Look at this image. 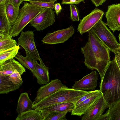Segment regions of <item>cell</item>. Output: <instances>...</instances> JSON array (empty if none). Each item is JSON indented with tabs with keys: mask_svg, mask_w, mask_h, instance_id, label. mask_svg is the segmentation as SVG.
<instances>
[{
	"mask_svg": "<svg viewBox=\"0 0 120 120\" xmlns=\"http://www.w3.org/2000/svg\"><path fill=\"white\" fill-rule=\"evenodd\" d=\"M102 95L100 90L90 98L75 105L71 115L81 116L89 110L95 101Z\"/></svg>",
	"mask_w": 120,
	"mask_h": 120,
	"instance_id": "obj_15",
	"label": "cell"
},
{
	"mask_svg": "<svg viewBox=\"0 0 120 120\" xmlns=\"http://www.w3.org/2000/svg\"><path fill=\"white\" fill-rule=\"evenodd\" d=\"M54 1L50 2L32 1L30 2V3L38 7L43 8H49L52 9L54 8Z\"/></svg>",
	"mask_w": 120,
	"mask_h": 120,
	"instance_id": "obj_29",
	"label": "cell"
},
{
	"mask_svg": "<svg viewBox=\"0 0 120 120\" xmlns=\"http://www.w3.org/2000/svg\"><path fill=\"white\" fill-rule=\"evenodd\" d=\"M75 106L74 103L64 102L57 104L39 110L41 112H71Z\"/></svg>",
	"mask_w": 120,
	"mask_h": 120,
	"instance_id": "obj_20",
	"label": "cell"
},
{
	"mask_svg": "<svg viewBox=\"0 0 120 120\" xmlns=\"http://www.w3.org/2000/svg\"><path fill=\"white\" fill-rule=\"evenodd\" d=\"M104 14V12L101 10L95 8L81 20L77 29L78 31L81 35L88 32L102 19Z\"/></svg>",
	"mask_w": 120,
	"mask_h": 120,
	"instance_id": "obj_9",
	"label": "cell"
},
{
	"mask_svg": "<svg viewBox=\"0 0 120 120\" xmlns=\"http://www.w3.org/2000/svg\"><path fill=\"white\" fill-rule=\"evenodd\" d=\"M44 8L24 2L23 6L20 9L16 21L11 26L10 34L14 37L18 36L25 26Z\"/></svg>",
	"mask_w": 120,
	"mask_h": 120,
	"instance_id": "obj_4",
	"label": "cell"
},
{
	"mask_svg": "<svg viewBox=\"0 0 120 120\" xmlns=\"http://www.w3.org/2000/svg\"><path fill=\"white\" fill-rule=\"evenodd\" d=\"M89 92L68 88L65 85L53 94L33 105L32 108L39 109L62 102L75 103Z\"/></svg>",
	"mask_w": 120,
	"mask_h": 120,
	"instance_id": "obj_3",
	"label": "cell"
},
{
	"mask_svg": "<svg viewBox=\"0 0 120 120\" xmlns=\"http://www.w3.org/2000/svg\"><path fill=\"white\" fill-rule=\"evenodd\" d=\"M108 105L102 95L94 102L89 110L83 115L82 120H98Z\"/></svg>",
	"mask_w": 120,
	"mask_h": 120,
	"instance_id": "obj_12",
	"label": "cell"
},
{
	"mask_svg": "<svg viewBox=\"0 0 120 120\" xmlns=\"http://www.w3.org/2000/svg\"><path fill=\"white\" fill-rule=\"evenodd\" d=\"M56 0V1H57V0Z\"/></svg>",
	"mask_w": 120,
	"mask_h": 120,
	"instance_id": "obj_42",
	"label": "cell"
},
{
	"mask_svg": "<svg viewBox=\"0 0 120 120\" xmlns=\"http://www.w3.org/2000/svg\"><path fill=\"white\" fill-rule=\"evenodd\" d=\"M5 5L6 14L9 23L12 26L18 16L20 10L19 7L14 6L11 0H6Z\"/></svg>",
	"mask_w": 120,
	"mask_h": 120,
	"instance_id": "obj_22",
	"label": "cell"
},
{
	"mask_svg": "<svg viewBox=\"0 0 120 120\" xmlns=\"http://www.w3.org/2000/svg\"><path fill=\"white\" fill-rule=\"evenodd\" d=\"M115 54V58L117 59L120 63V43L118 48L113 52Z\"/></svg>",
	"mask_w": 120,
	"mask_h": 120,
	"instance_id": "obj_35",
	"label": "cell"
},
{
	"mask_svg": "<svg viewBox=\"0 0 120 120\" xmlns=\"http://www.w3.org/2000/svg\"><path fill=\"white\" fill-rule=\"evenodd\" d=\"M41 112L44 117V120H67L66 118V115L68 112Z\"/></svg>",
	"mask_w": 120,
	"mask_h": 120,
	"instance_id": "obj_27",
	"label": "cell"
},
{
	"mask_svg": "<svg viewBox=\"0 0 120 120\" xmlns=\"http://www.w3.org/2000/svg\"><path fill=\"white\" fill-rule=\"evenodd\" d=\"M54 8L56 14L58 16L59 13L61 12L62 9V8L60 4L58 3L55 4Z\"/></svg>",
	"mask_w": 120,
	"mask_h": 120,
	"instance_id": "obj_34",
	"label": "cell"
},
{
	"mask_svg": "<svg viewBox=\"0 0 120 120\" xmlns=\"http://www.w3.org/2000/svg\"><path fill=\"white\" fill-rule=\"evenodd\" d=\"M98 90H96L89 91L88 93L84 94L75 103V105L78 104L84 100L90 98L97 93Z\"/></svg>",
	"mask_w": 120,
	"mask_h": 120,
	"instance_id": "obj_31",
	"label": "cell"
},
{
	"mask_svg": "<svg viewBox=\"0 0 120 120\" xmlns=\"http://www.w3.org/2000/svg\"><path fill=\"white\" fill-rule=\"evenodd\" d=\"M85 0H62V4H78L81 2H84Z\"/></svg>",
	"mask_w": 120,
	"mask_h": 120,
	"instance_id": "obj_32",
	"label": "cell"
},
{
	"mask_svg": "<svg viewBox=\"0 0 120 120\" xmlns=\"http://www.w3.org/2000/svg\"><path fill=\"white\" fill-rule=\"evenodd\" d=\"M92 3L95 6L97 7L102 5L105 2L106 0H91Z\"/></svg>",
	"mask_w": 120,
	"mask_h": 120,
	"instance_id": "obj_33",
	"label": "cell"
},
{
	"mask_svg": "<svg viewBox=\"0 0 120 120\" xmlns=\"http://www.w3.org/2000/svg\"><path fill=\"white\" fill-rule=\"evenodd\" d=\"M49 1H50V2H52V1H56V0H49Z\"/></svg>",
	"mask_w": 120,
	"mask_h": 120,
	"instance_id": "obj_40",
	"label": "cell"
},
{
	"mask_svg": "<svg viewBox=\"0 0 120 120\" xmlns=\"http://www.w3.org/2000/svg\"><path fill=\"white\" fill-rule=\"evenodd\" d=\"M6 0H0V5L5 4Z\"/></svg>",
	"mask_w": 120,
	"mask_h": 120,
	"instance_id": "obj_38",
	"label": "cell"
},
{
	"mask_svg": "<svg viewBox=\"0 0 120 120\" xmlns=\"http://www.w3.org/2000/svg\"><path fill=\"white\" fill-rule=\"evenodd\" d=\"M115 58L116 59V61L117 64L119 67L120 70V63L118 60L115 57Z\"/></svg>",
	"mask_w": 120,
	"mask_h": 120,
	"instance_id": "obj_39",
	"label": "cell"
},
{
	"mask_svg": "<svg viewBox=\"0 0 120 120\" xmlns=\"http://www.w3.org/2000/svg\"><path fill=\"white\" fill-rule=\"evenodd\" d=\"M88 33V41L80 51L85 65L91 70H96L101 79L111 61L110 51L91 31Z\"/></svg>",
	"mask_w": 120,
	"mask_h": 120,
	"instance_id": "obj_1",
	"label": "cell"
},
{
	"mask_svg": "<svg viewBox=\"0 0 120 120\" xmlns=\"http://www.w3.org/2000/svg\"><path fill=\"white\" fill-rule=\"evenodd\" d=\"M12 37L9 34H0V51L17 45V41Z\"/></svg>",
	"mask_w": 120,
	"mask_h": 120,
	"instance_id": "obj_24",
	"label": "cell"
},
{
	"mask_svg": "<svg viewBox=\"0 0 120 120\" xmlns=\"http://www.w3.org/2000/svg\"><path fill=\"white\" fill-rule=\"evenodd\" d=\"M64 86L58 79L51 80L49 83L40 87L38 89L33 105L53 94Z\"/></svg>",
	"mask_w": 120,
	"mask_h": 120,
	"instance_id": "obj_11",
	"label": "cell"
},
{
	"mask_svg": "<svg viewBox=\"0 0 120 120\" xmlns=\"http://www.w3.org/2000/svg\"><path fill=\"white\" fill-rule=\"evenodd\" d=\"M34 34L32 30L22 31L18 40V45L25 50L28 55L35 61L38 60L40 64H44L36 48L34 37Z\"/></svg>",
	"mask_w": 120,
	"mask_h": 120,
	"instance_id": "obj_6",
	"label": "cell"
},
{
	"mask_svg": "<svg viewBox=\"0 0 120 120\" xmlns=\"http://www.w3.org/2000/svg\"><path fill=\"white\" fill-rule=\"evenodd\" d=\"M106 113L99 118V120H120V100L108 105Z\"/></svg>",
	"mask_w": 120,
	"mask_h": 120,
	"instance_id": "obj_18",
	"label": "cell"
},
{
	"mask_svg": "<svg viewBox=\"0 0 120 120\" xmlns=\"http://www.w3.org/2000/svg\"><path fill=\"white\" fill-rule=\"evenodd\" d=\"M74 33V29L71 25L66 28L48 33L42 39V41L43 44H50L64 43L72 37Z\"/></svg>",
	"mask_w": 120,
	"mask_h": 120,
	"instance_id": "obj_8",
	"label": "cell"
},
{
	"mask_svg": "<svg viewBox=\"0 0 120 120\" xmlns=\"http://www.w3.org/2000/svg\"><path fill=\"white\" fill-rule=\"evenodd\" d=\"M70 18L73 21L79 20V13L78 10L76 6L74 4H71L70 5Z\"/></svg>",
	"mask_w": 120,
	"mask_h": 120,
	"instance_id": "obj_28",
	"label": "cell"
},
{
	"mask_svg": "<svg viewBox=\"0 0 120 120\" xmlns=\"http://www.w3.org/2000/svg\"><path fill=\"white\" fill-rule=\"evenodd\" d=\"M33 103V102L30 98L27 93L25 92L21 93L18 100L16 109L18 115L34 109L32 108Z\"/></svg>",
	"mask_w": 120,
	"mask_h": 120,
	"instance_id": "obj_17",
	"label": "cell"
},
{
	"mask_svg": "<svg viewBox=\"0 0 120 120\" xmlns=\"http://www.w3.org/2000/svg\"><path fill=\"white\" fill-rule=\"evenodd\" d=\"M11 27L7 17L5 4L0 5V34H10Z\"/></svg>",
	"mask_w": 120,
	"mask_h": 120,
	"instance_id": "obj_21",
	"label": "cell"
},
{
	"mask_svg": "<svg viewBox=\"0 0 120 120\" xmlns=\"http://www.w3.org/2000/svg\"><path fill=\"white\" fill-rule=\"evenodd\" d=\"M23 1H38V2H50L49 0H23Z\"/></svg>",
	"mask_w": 120,
	"mask_h": 120,
	"instance_id": "obj_37",
	"label": "cell"
},
{
	"mask_svg": "<svg viewBox=\"0 0 120 120\" xmlns=\"http://www.w3.org/2000/svg\"><path fill=\"white\" fill-rule=\"evenodd\" d=\"M49 68L44 64H39L36 61L35 69L32 73L37 79V83L45 85L50 82Z\"/></svg>",
	"mask_w": 120,
	"mask_h": 120,
	"instance_id": "obj_16",
	"label": "cell"
},
{
	"mask_svg": "<svg viewBox=\"0 0 120 120\" xmlns=\"http://www.w3.org/2000/svg\"><path fill=\"white\" fill-rule=\"evenodd\" d=\"M16 120H44L41 112L34 109L18 115Z\"/></svg>",
	"mask_w": 120,
	"mask_h": 120,
	"instance_id": "obj_23",
	"label": "cell"
},
{
	"mask_svg": "<svg viewBox=\"0 0 120 120\" xmlns=\"http://www.w3.org/2000/svg\"><path fill=\"white\" fill-rule=\"evenodd\" d=\"M21 75L18 72H16L8 75L9 79L13 83L18 84L23 82Z\"/></svg>",
	"mask_w": 120,
	"mask_h": 120,
	"instance_id": "obj_30",
	"label": "cell"
},
{
	"mask_svg": "<svg viewBox=\"0 0 120 120\" xmlns=\"http://www.w3.org/2000/svg\"><path fill=\"white\" fill-rule=\"evenodd\" d=\"M19 45L0 51V64L11 59L14 58L19 52Z\"/></svg>",
	"mask_w": 120,
	"mask_h": 120,
	"instance_id": "obj_25",
	"label": "cell"
},
{
	"mask_svg": "<svg viewBox=\"0 0 120 120\" xmlns=\"http://www.w3.org/2000/svg\"><path fill=\"white\" fill-rule=\"evenodd\" d=\"M100 40L104 45L113 52L119 43L115 37L101 19L90 30Z\"/></svg>",
	"mask_w": 120,
	"mask_h": 120,
	"instance_id": "obj_5",
	"label": "cell"
},
{
	"mask_svg": "<svg viewBox=\"0 0 120 120\" xmlns=\"http://www.w3.org/2000/svg\"><path fill=\"white\" fill-rule=\"evenodd\" d=\"M22 83L21 82L14 84L9 79L8 75H0V94H6L16 90L19 88Z\"/></svg>",
	"mask_w": 120,
	"mask_h": 120,
	"instance_id": "obj_19",
	"label": "cell"
},
{
	"mask_svg": "<svg viewBox=\"0 0 120 120\" xmlns=\"http://www.w3.org/2000/svg\"><path fill=\"white\" fill-rule=\"evenodd\" d=\"M16 72H18L21 75L26 72V70L20 62L14 58L0 64V75H9Z\"/></svg>",
	"mask_w": 120,
	"mask_h": 120,
	"instance_id": "obj_14",
	"label": "cell"
},
{
	"mask_svg": "<svg viewBox=\"0 0 120 120\" xmlns=\"http://www.w3.org/2000/svg\"><path fill=\"white\" fill-rule=\"evenodd\" d=\"M119 38V41H120V32L119 34V35L118 36Z\"/></svg>",
	"mask_w": 120,
	"mask_h": 120,
	"instance_id": "obj_41",
	"label": "cell"
},
{
	"mask_svg": "<svg viewBox=\"0 0 120 120\" xmlns=\"http://www.w3.org/2000/svg\"><path fill=\"white\" fill-rule=\"evenodd\" d=\"M99 86L108 105L120 100V70L115 58L111 61Z\"/></svg>",
	"mask_w": 120,
	"mask_h": 120,
	"instance_id": "obj_2",
	"label": "cell"
},
{
	"mask_svg": "<svg viewBox=\"0 0 120 120\" xmlns=\"http://www.w3.org/2000/svg\"><path fill=\"white\" fill-rule=\"evenodd\" d=\"M98 79V74L96 71H93L80 80L75 81L72 88L84 91L95 90L97 86Z\"/></svg>",
	"mask_w": 120,
	"mask_h": 120,
	"instance_id": "obj_13",
	"label": "cell"
},
{
	"mask_svg": "<svg viewBox=\"0 0 120 120\" xmlns=\"http://www.w3.org/2000/svg\"><path fill=\"white\" fill-rule=\"evenodd\" d=\"M53 9L45 8L30 22V25L37 31H40L53 24L56 15Z\"/></svg>",
	"mask_w": 120,
	"mask_h": 120,
	"instance_id": "obj_7",
	"label": "cell"
},
{
	"mask_svg": "<svg viewBox=\"0 0 120 120\" xmlns=\"http://www.w3.org/2000/svg\"><path fill=\"white\" fill-rule=\"evenodd\" d=\"M106 24L113 32L120 30V3L112 4L108 7L105 13Z\"/></svg>",
	"mask_w": 120,
	"mask_h": 120,
	"instance_id": "obj_10",
	"label": "cell"
},
{
	"mask_svg": "<svg viewBox=\"0 0 120 120\" xmlns=\"http://www.w3.org/2000/svg\"><path fill=\"white\" fill-rule=\"evenodd\" d=\"M15 57L23 66L30 70L32 72L34 70L35 67V62L28 55L26 56L22 55L19 52Z\"/></svg>",
	"mask_w": 120,
	"mask_h": 120,
	"instance_id": "obj_26",
	"label": "cell"
},
{
	"mask_svg": "<svg viewBox=\"0 0 120 120\" xmlns=\"http://www.w3.org/2000/svg\"><path fill=\"white\" fill-rule=\"evenodd\" d=\"M14 6L16 7H19L21 3L23 1V0H11Z\"/></svg>",
	"mask_w": 120,
	"mask_h": 120,
	"instance_id": "obj_36",
	"label": "cell"
}]
</instances>
